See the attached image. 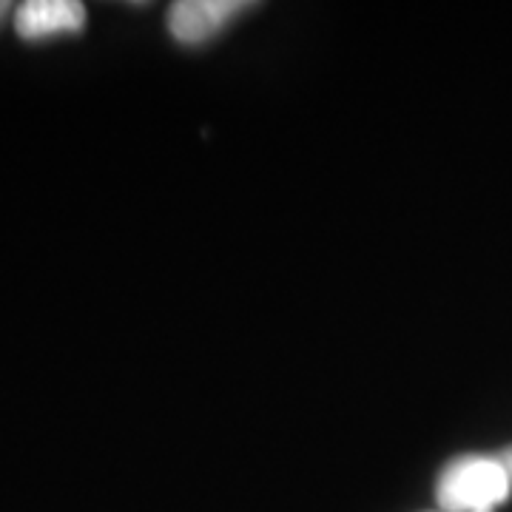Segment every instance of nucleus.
Returning a JSON list of instances; mask_svg holds the SVG:
<instances>
[{
  "mask_svg": "<svg viewBox=\"0 0 512 512\" xmlns=\"http://www.w3.org/2000/svg\"><path fill=\"white\" fill-rule=\"evenodd\" d=\"M512 481L498 456H461L439 476V504L444 512H493L510 498Z\"/></svg>",
  "mask_w": 512,
  "mask_h": 512,
  "instance_id": "1",
  "label": "nucleus"
},
{
  "mask_svg": "<svg viewBox=\"0 0 512 512\" xmlns=\"http://www.w3.org/2000/svg\"><path fill=\"white\" fill-rule=\"evenodd\" d=\"M245 0H177L168 9V32L183 46H200L245 12Z\"/></svg>",
  "mask_w": 512,
  "mask_h": 512,
  "instance_id": "2",
  "label": "nucleus"
},
{
  "mask_svg": "<svg viewBox=\"0 0 512 512\" xmlns=\"http://www.w3.org/2000/svg\"><path fill=\"white\" fill-rule=\"evenodd\" d=\"M86 26V6L77 0H26L15 9V32L23 40L77 35Z\"/></svg>",
  "mask_w": 512,
  "mask_h": 512,
  "instance_id": "3",
  "label": "nucleus"
},
{
  "mask_svg": "<svg viewBox=\"0 0 512 512\" xmlns=\"http://www.w3.org/2000/svg\"><path fill=\"white\" fill-rule=\"evenodd\" d=\"M498 461H501V467L507 470V476H510V481H512V447H507V450L498 456Z\"/></svg>",
  "mask_w": 512,
  "mask_h": 512,
  "instance_id": "4",
  "label": "nucleus"
},
{
  "mask_svg": "<svg viewBox=\"0 0 512 512\" xmlns=\"http://www.w3.org/2000/svg\"><path fill=\"white\" fill-rule=\"evenodd\" d=\"M12 6L6 3V0H0V23H3V18H6V12H9Z\"/></svg>",
  "mask_w": 512,
  "mask_h": 512,
  "instance_id": "5",
  "label": "nucleus"
}]
</instances>
